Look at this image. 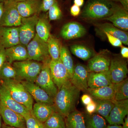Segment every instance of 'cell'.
<instances>
[{"mask_svg": "<svg viewBox=\"0 0 128 128\" xmlns=\"http://www.w3.org/2000/svg\"><path fill=\"white\" fill-rule=\"evenodd\" d=\"M51 26L45 17L39 18L36 26V34L41 39L47 42L50 34Z\"/></svg>", "mask_w": 128, "mask_h": 128, "instance_id": "cell-27", "label": "cell"}, {"mask_svg": "<svg viewBox=\"0 0 128 128\" xmlns=\"http://www.w3.org/2000/svg\"><path fill=\"white\" fill-rule=\"evenodd\" d=\"M70 50L74 55L84 60H89L96 54L92 50L81 44L72 45Z\"/></svg>", "mask_w": 128, "mask_h": 128, "instance_id": "cell-29", "label": "cell"}, {"mask_svg": "<svg viewBox=\"0 0 128 128\" xmlns=\"http://www.w3.org/2000/svg\"><path fill=\"white\" fill-rule=\"evenodd\" d=\"M49 67L52 79L58 90L62 85L70 80L68 72L60 59L55 60L51 59Z\"/></svg>", "mask_w": 128, "mask_h": 128, "instance_id": "cell-10", "label": "cell"}, {"mask_svg": "<svg viewBox=\"0 0 128 128\" xmlns=\"http://www.w3.org/2000/svg\"><path fill=\"white\" fill-rule=\"evenodd\" d=\"M80 8L75 4H73L70 7V12L72 16H77L81 13Z\"/></svg>", "mask_w": 128, "mask_h": 128, "instance_id": "cell-41", "label": "cell"}, {"mask_svg": "<svg viewBox=\"0 0 128 128\" xmlns=\"http://www.w3.org/2000/svg\"><path fill=\"white\" fill-rule=\"evenodd\" d=\"M115 2H120L124 9L128 11V0H110Z\"/></svg>", "mask_w": 128, "mask_h": 128, "instance_id": "cell-44", "label": "cell"}, {"mask_svg": "<svg viewBox=\"0 0 128 128\" xmlns=\"http://www.w3.org/2000/svg\"><path fill=\"white\" fill-rule=\"evenodd\" d=\"M0 114L6 125L15 128H26L24 117L1 104Z\"/></svg>", "mask_w": 128, "mask_h": 128, "instance_id": "cell-16", "label": "cell"}, {"mask_svg": "<svg viewBox=\"0 0 128 128\" xmlns=\"http://www.w3.org/2000/svg\"><path fill=\"white\" fill-rule=\"evenodd\" d=\"M1 83H2L1 81L0 80V85H1Z\"/></svg>", "mask_w": 128, "mask_h": 128, "instance_id": "cell-55", "label": "cell"}, {"mask_svg": "<svg viewBox=\"0 0 128 128\" xmlns=\"http://www.w3.org/2000/svg\"><path fill=\"white\" fill-rule=\"evenodd\" d=\"M60 59L68 71L71 79L74 71V66L70 52L66 46H62L61 48Z\"/></svg>", "mask_w": 128, "mask_h": 128, "instance_id": "cell-32", "label": "cell"}, {"mask_svg": "<svg viewBox=\"0 0 128 128\" xmlns=\"http://www.w3.org/2000/svg\"><path fill=\"white\" fill-rule=\"evenodd\" d=\"M18 27L0 26V47L7 48L20 44Z\"/></svg>", "mask_w": 128, "mask_h": 128, "instance_id": "cell-15", "label": "cell"}, {"mask_svg": "<svg viewBox=\"0 0 128 128\" xmlns=\"http://www.w3.org/2000/svg\"><path fill=\"white\" fill-rule=\"evenodd\" d=\"M121 54L122 57L124 58H128V48L125 46H122L121 47Z\"/></svg>", "mask_w": 128, "mask_h": 128, "instance_id": "cell-45", "label": "cell"}, {"mask_svg": "<svg viewBox=\"0 0 128 128\" xmlns=\"http://www.w3.org/2000/svg\"><path fill=\"white\" fill-rule=\"evenodd\" d=\"M6 0H0V3L4 2Z\"/></svg>", "mask_w": 128, "mask_h": 128, "instance_id": "cell-54", "label": "cell"}, {"mask_svg": "<svg viewBox=\"0 0 128 128\" xmlns=\"http://www.w3.org/2000/svg\"><path fill=\"white\" fill-rule=\"evenodd\" d=\"M81 100L83 104L85 106H86L93 100V99L89 94H85L82 96Z\"/></svg>", "mask_w": 128, "mask_h": 128, "instance_id": "cell-43", "label": "cell"}, {"mask_svg": "<svg viewBox=\"0 0 128 128\" xmlns=\"http://www.w3.org/2000/svg\"><path fill=\"white\" fill-rule=\"evenodd\" d=\"M48 12L49 20H56L62 18L63 13L61 5L58 0L50 7Z\"/></svg>", "mask_w": 128, "mask_h": 128, "instance_id": "cell-36", "label": "cell"}, {"mask_svg": "<svg viewBox=\"0 0 128 128\" xmlns=\"http://www.w3.org/2000/svg\"><path fill=\"white\" fill-rule=\"evenodd\" d=\"M6 61V48L0 47V68Z\"/></svg>", "mask_w": 128, "mask_h": 128, "instance_id": "cell-42", "label": "cell"}, {"mask_svg": "<svg viewBox=\"0 0 128 128\" xmlns=\"http://www.w3.org/2000/svg\"><path fill=\"white\" fill-rule=\"evenodd\" d=\"M28 60L42 63L50 60L47 42L43 41L36 34L26 46Z\"/></svg>", "mask_w": 128, "mask_h": 128, "instance_id": "cell-5", "label": "cell"}, {"mask_svg": "<svg viewBox=\"0 0 128 128\" xmlns=\"http://www.w3.org/2000/svg\"><path fill=\"white\" fill-rule=\"evenodd\" d=\"M116 4L110 0H88L80 16L88 20L104 19L112 14Z\"/></svg>", "mask_w": 128, "mask_h": 128, "instance_id": "cell-2", "label": "cell"}, {"mask_svg": "<svg viewBox=\"0 0 128 128\" xmlns=\"http://www.w3.org/2000/svg\"><path fill=\"white\" fill-rule=\"evenodd\" d=\"M16 72L18 80L35 82L42 66V63L28 60L12 64Z\"/></svg>", "mask_w": 128, "mask_h": 128, "instance_id": "cell-4", "label": "cell"}, {"mask_svg": "<svg viewBox=\"0 0 128 128\" xmlns=\"http://www.w3.org/2000/svg\"><path fill=\"white\" fill-rule=\"evenodd\" d=\"M86 128H106V120L103 117L97 114L84 115Z\"/></svg>", "mask_w": 128, "mask_h": 128, "instance_id": "cell-30", "label": "cell"}, {"mask_svg": "<svg viewBox=\"0 0 128 128\" xmlns=\"http://www.w3.org/2000/svg\"><path fill=\"white\" fill-rule=\"evenodd\" d=\"M24 118L26 122V128H45L44 123L36 119L32 113Z\"/></svg>", "mask_w": 128, "mask_h": 128, "instance_id": "cell-37", "label": "cell"}, {"mask_svg": "<svg viewBox=\"0 0 128 128\" xmlns=\"http://www.w3.org/2000/svg\"><path fill=\"white\" fill-rule=\"evenodd\" d=\"M96 32L98 34L107 33L118 38L125 45H128V32L119 29L112 24L105 23L95 24Z\"/></svg>", "mask_w": 128, "mask_h": 128, "instance_id": "cell-20", "label": "cell"}, {"mask_svg": "<svg viewBox=\"0 0 128 128\" xmlns=\"http://www.w3.org/2000/svg\"><path fill=\"white\" fill-rule=\"evenodd\" d=\"M2 118L0 114V128H2Z\"/></svg>", "mask_w": 128, "mask_h": 128, "instance_id": "cell-51", "label": "cell"}, {"mask_svg": "<svg viewBox=\"0 0 128 128\" xmlns=\"http://www.w3.org/2000/svg\"><path fill=\"white\" fill-rule=\"evenodd\" d=\"M39 17L38 14L29 17L22 18L19 26V35L20 44L26 47L35 36L36 26Z\"/></svg>", "mask_w": 128, "mask_h": 128, "instance_id": "cell-8", "label": "cell"}, {"mask_svg": "<svg viewBox=\"0 0 128 128\" xmlns=\"http://www.w3.org/2000/svg\"><path fill=\"white\" fill-rule=\"evenodd\" d=\"M50 60L42 63L41 71L34 82L44 89L54 100L58 89L53 81L50 74L49 67Z\"/></svg>", "mask_w": 128, "mask_h": 128, "instance_id": "cell-7", "label": "cell"}, {"mask_svg": "<svg viewBox=\"0 0 128 128\" xmlns=\"http://www.w3.org/2000/svg\"><path fill=\"white\" fill-rule=\"evenodd\" d=\"M84 0H74V4L80 7L84 5Z\"/></svg>", "mask_w": 128, "mask_h": 128, "instance_id": "cell-46", "label": "cell"}, {"mask_svg": "<svg viewBox=\"0 0 128 128\" xmlns=\"http://www.w3.org/2000/svg\"><path fill=\"white\" fill-rule=\"evenodd\" d=\"M40 12H46L50 7L58 0H41Z\"/></svg>", "mask_w": 128, "mask_h": 128, "instance_id": "cell-38", "label": "cell"}, {"mask_svg": "<svg viewBox=\"0 0 128 128\" xmlns=\"http://www.w3.org/2000/svg\"><path fill=\"white\" fill-rule=\"evenodd\" d=\"M114 106L106 120L110 125L122 124L128 114V100H114Z\"/></svg>", "mask_w": 128, "mask_h": 128, "instance_id": "cell-11", "label": "cell"}, {"mask_svg": "<svg viewBox=\"0 0 128 128\" xmlns=\"http://www.w3.org/2000/svg\"><path fill=\"white\" fill-rule=\"evenodd\" d=\"M2 128H15V127H11V126H8V125H6L4 124V123L2 124Z\"/></svg>", "mask_w": 128, "mask_h": 128, "instance_id": "cell-50", "label": "cell"}, {"mask_svg": "<svg viewBox=\"0 0 128 128\" xmlns=\"http://www.w3.org/2000/svg\"><path fill=\"white\" fill-rule=\"evenodd\" d=\"M17 80L16 72L12 64L6 61L0 68V80Z\"/></svg>", "mask_w": 128, "mask_h": 128, "instance_id": "cell-35", "label": "cell"}, {"mask_svg": "<svg viewBox=\"0 0 128 128\" xmlns=\"http://www.w3.org/2000/svg\"><path fill=\"white\" fill-rule=\"evenodd\" d=\"M92 99L96 104V108L95 113L106 119L114 107V100H100L93 98Z\"/></svg>", "mask_w": 128, "mask_h": 128, "instance_id": "cell-28", "label": "cell"}, {"mask_svg": "<svg viewBox=\"0 0 128 128\" xmlns=\"http://www.w3.org/2000/svg\"><path fill=\"white\" fill-rule=\"evenodd\" d=\"M16 2H21L27 0H12Z\"/></svg>", "mask_w": 128, "mask_h": 128, "instance_id": "cell-52", "label": "cell"}, {"mask_svg": "<svg viewBox=\"0 0 128 128\" xmlns=\"http://www.w3.org/2000/svg\"><path fill=\"white\" fill-rule=\"evenodd\" d=\"M41 0H27L17 2V8L22 18H28L40 12Z\"/></svg>", "mask_w": 128, "mask_h": 128, "instance_id": "cell-21", "label": "cell"}, {"mask_svg": "<svg viewBox=\"0 0 128 128\" xmlns=\"http://www.w3.org/2000/svg\"><path fill=\"white\" fill-rule=\"evenodd\" d=\"M0 102L1 104L21 114L24 118L32 114L26 108L12 97L2 83L0 85Z\"/></svg>", "mask_w": 128, "mask_h": 128, "instance_id": "cell-12", "label": "cell"}, {"mask_svg": "<svg viewBox=\"0 0 128 128\" xmlns=\"http://www.w3.org/2000/svg\"><path fill=\"white\" fill-rule=\"evenodd\" d=\"M106 128H122V126L121 125H110L107 126Z\"/></svg>", "mask_w": 128, "mask_h": 128, "instance_id": "cell-48", "label": "cell"}, {"mask_svg": "<svg viewBox=\"0 0 128 128\" xmlns=\"http://www.w3.org/2000/svg\"><path fill=\"white\" fill-rule=\"evenodd\" d=\"M22 17L17 8V2L12 0H6L3 2V12L0 26L18 27L20 25Z\"/></svg>", "mask_w": 128, "mask_h": 128, "instance_id": "cell-6", "label": "cell"}, {"mask_svg": "<svg viewBox=\"0 0 128 128\" xmlns=\"http://www.w3.org/2000/svg\"><path fill=\"white\" fill-rule=\"evenodd\" d=\"M71 0H66V4H70V2H71Z\"/></svg>", "mask_w": 128, "mask_h": 128, "instance_id": "cell-53", "label": "cell"}, {"mask_svg": "<svg viewBox=\"0 0 128 128\" xmlns=\"http://www.w3.org/2000/svg\"><path fill=\"white\" fill-rule=\"evenodd\" d=\"M104 20L111 22L113 25L120 30L128 31V11L124 9L121 5L116 3L112 14Z\"/></svg>", "mask_w": 128, "mask_h": 128, "instance_id": "cell-18", "label": "cell"}, {"mask_svg": "<svg viewBox=\"0 0 128 128\" xmlns=\"http://www.w3.org/2000/svg\"><path fill=\"white\" fill-rule=\"evenodd\" d=\"M64 119L66 128H86L84 114L76 109L68 114Z\"/></svg>", "mask_w": 128, "mask_h": 128, "instance_id": "cell-26", "label": "cell"}, {"mask_svg": "<svg viewBox=\"0 0 128 128\" xmlns=\"http://www.w3.org/2000/svg\"><path fill=\"white\" fill-rule=\"evenodd\" d=\"M3 2L0 3V20L3 12Z\"/></svg>", "mask_w": 128, "mask_h": 128, "instance_id": "cell-49", "label": "cell"}, {"mask_svg": "<svg viewBox=\"0 0 128 128\" xmlns=\"http://www.w3.org/2000/svg\"><path fill=\"white\" fill-rule=\"evenodd\" d=\"M123 126H122V128H128V116L125 117L124 118V122L123 124Z\"/></svg>", "mask_w": 128, "mask_h": 128, "instance_id": "cell-47", "label": "cell"}, {"mask_svg": "<svg viewBox=\"0 0 128 128\" xmlns=\"http://www.w3.org/2000/svg\"><path fill=\"white\" fill-rule=\"evenodd\" d=\"M114 100L116 101L126 100L128 98V79L117 84H114Z\"/></svg>", "mask_w": 128, "mask_h": 128, "instance_id": "cell-34", "label": "cell"}, {"mask_svg": "<svg viewBox=\"0 0 128 128\" xmlns=\"http://www.w3.org/2000/svg\"><path fill=\"white\" fill-rule=\"evenodd\" d=\"M45 128H66L64 118L56 111L44 122Z\"/></svg>", "mask_w": 128, "mask_h": 128, "instance_id": "cell-33", "label": "cell"}, {"mask_svg": "<svg viewBox=\"0 0 128 128\" xmlns=\"http://www.w3.org/2000/svg\"><path fill=\"white\" fill-rule=\"evenodd\" d=\"M1 82L12 97L18 103L26 108L32 112L33 98L20 81L9 79Z\"/></svg>", "mask_w": 128, "mask_h": 128, "instance_id": "cell-3", "label": "cell"}, {"mask_svg": "<svg viewBox=\"0 0 128 128\" xmlns=\"http://www.w3.org/2000/svg\"><path fill=\"white\" fill-rule=\"evenodd\" d=\"M109 72H90L88 76V84L90 89H95L112 85Z\"/></svg>", "mask_w": 128, "mask_h": 128, "instance_id": "cell-22", "label": "cell"}, {"mask_svg": "<svg viewBox=\"0 0 128 128\" xmlns=\"http://www.w3.org/2000/svg\"><path fill=\"white\" fill-rule=\"evenodd\" d=\"M111 58L107 51L101 52L96 54L89 60L87 66L90 72H100L108 71Z\"/></svg>", "mask_w": 128, "mask_h": 128, "instance_id": "cell-13", "label": "cell"}, {"mask_svg": "<svg viewBox=\"0 0 128 128\" xmlns=\"http://www.w3.org/2000/svg\"><path fill=\"white\" fill-rule=\"evenodd\" d=\"M36 102L54 105V100L44 89L35 82L20 81Z\"/></svg>", "mask_w": 128, "mask_h": 128, "instance_id": "cell-17", "label": "cell"}, {"mask_svg": "<svg viewBox=\"0 0 128 128\" xmlns=\"http://www.w3.org/2000/svg\"><path fill=\"white\" fill-rule=\"evenodd\" d=\"M85 28L77 22H72L65 24L60 30V35L66 40L81 38L86 34Z\"/></svg>", "mask_w": 128, "mask_h": 128, "instance_id": "cell-19", "label": "cell"}, {"mask_svg": "<svg viewBox=\"0 0 128 128\" xmlns=\"http://www.w3.org/2000/svg\"><path fill=\"white\" fill-rule=\"evenodd\" d=\"M86 92L93 98L114 100V84L108 86L95 89L89 88Z\"/></svg>", "mask_w": 128, "mask_h": 128, "instance_id": "cell-25", "label": "cell"}, {"mask_svg": "<svg viewBox=\"0 0 128 128\" xmlns=\"http://www.w3.org/2000/svg\"><path fill=\"white\" fill-rule=\"evenodd\" d=\"M6 61L11 64L28 60L26 47L21 44L6 48Z\"/></svg>", "mask_w": 128, "mask_h": 128, "instance_id": "cell-23", "label": "cell"}, {"mask_svg": "<svg viewBox=\"0 0 128 128\" xmlns=\"http://www.w3.org/2000/svg\"><path fill=\"white\" fill-rule=\"evenodd\" d=\"M80 92L70 80L62 85L54 99L56 111L65 118L75 110Z\"/></svg>", "mask_w": 128, "mask_h": 128, "instance_id": "cell-1", "label": "cell"}, {"mask_svg": "<svg viewBox=\"0 0 128 128\" xmlns=\"http://www.w3.org/2000/svg\"><path fill=\"white\" fill-rule=\"evenodd\" d=\"M55 111L54 105L36 102L33 105L32 113L36 119L44 123Z\"/></svg>", "mask_w": 128, "mask_h": 128, "instance_id": "cell-24", "label": "cell"}, {"mask_svg": "<svg viewBox=\"0 0 128 128\" xmlns=\"http://www.w3.org/2000/svg\"><path fill=\"white\" fill-rule=\"evenodd\" d=\"M86 106V110L88 114H92L95 112L96 108V104L94 100H93L90 103Z\"/></svg>", "mask_w": 128, "mask_h": 128, "instance_id": "cell-40", "label": "cell"}, {"mask_svg": "<svg viewBox=\"0 0 128 128\" xmlns=\"http://www.w3.org/2000/svg\"><path fill=\"white\" fill-rule=\"evenodd\" d=\"M108 72L112 84L121 82L127 78V62L121 57H114L111 60Z\"/></svg>", "mask_w": 128, "mask_h": 128, "instance_id": "cell-9", "label": "cell"}, {"mask_svg": "<svg viewBox=\"0 0 128 128\" xmlns=\"http://www.w3.org/2000/svg\"><path fill=\"white\" fill-rule=\"evenodd\" d=\"M104 35L107 37L108 40L112 46L116 47H121L122 46V42L118 38L108 34H105Z\"/></svg>", "mask_w": 128, "mask_h": 128, "instance_id": "cell-39", "label": "cell"}, {"mask_svg": "<svg viewBox=\"0 0 128 128\" xmlns=\"http://www.w3.org/2000/svg\"></svg>", "mask_w": 128, "mask_h": 128, "instance_id": "cell-56", "label": "cell"}, {"mask_svg": "<svg viewBox=\"0 0 128 128\" xmlns=\"http://www.w3.org/2000/svg\"><path fill=\"white\" fill-rule=\"evenodd\" d=\"M89 73L87 66L81 64H76L74 66L70 82L80 91L87 92L89 88L88 80Z\"/></svg>", "mask_w": 128, "mask_h": 128, "instance_id": "cell-14", "label": "cell"}, {"mask_svg": "<svg viewBox=\"0 0 128 128\" xmlns=\"http://www.w3.org/2000/svg\"><path fill=\"white\" fill-rule=\"evenodd\" d=\"M47 43L48 51L51 59L54 60L59 59L60 53L62 46L59 40L50 34Z\"/></svg>", "mask_w": 128, "mask_h": 128, "instance_id": "cell-31", "label": "cell"}]
</instances>
